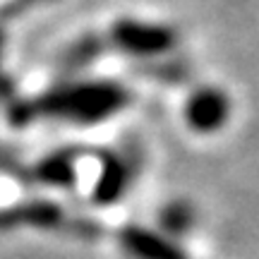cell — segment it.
Segmentation results:
<instances>
[{"label": "cell", "mask_w": 259, "mask_h": 259, "mask_svg": "<svg viewBox=\"0 0 259 259\" xmlns=\"http://www.w3.org/2000/svg\"><path fill=\"white\" fill-rule=\"evenodd\" d=\"M130 103V94L118 82L106 79H84V82L63 84L44 94L38 101L27 106L24 118H56V120L96 125L113 118Z\"/></svg>", "instance_id": "6da1fadb"}, {"label": "cell", "mask_w": 259, "mask_h": 259, "mask_svg": "<svg viewBox=\"0 0 259 259\" xmlns=\"http://www.w3.org/2000/svg\"><path fill=\"white\" fill-rule=\"evenodd\" d=\"M108 41L139 60H163L178 44V31L170 24L139 17H120L111 27Z\"/></svg>", "instance_id": "7a4b0ae2"}, {"label": "cell", "mask_w": 259, "mask_h": 259, "mask_svg": "<svg viewBox=\"0 0 259 259\" xmlns=\"http://www.w3.org/2000/svg\"><path fill=\"white\" fill-rule=\"evenodd\" d=\"M231 118V99L223 89L202 87L185 103V122L199 135H213Z\"/></svg>", "instance_id": "3957f363"}, {"label": "cell", "mask_w": 259, "mask_h": 259, "mask_svg": "<svg viewBox=\"0 0 259 259\" xmlns=\"http://www.w3.org/2000/svg\"><path fill=\"white\" fill-rule=\"evenodd\" d=\"M120 247L132 259H192L187 257L168 235L139 226H127L120 231Z\"/></svg>", "instance_id": "277c9868"}, {"label": "cell", "mask_w": 259, "mask_h": 259, "mask_svg": "<svg viewBox=\"0 0 259 259\" xmlns=\"http://www.w3.org/2000/svg\"><path fill=\"white\" fill-rule=\"evenodd\" d=\"M63 221V209L53 202H31L22 204L8 211H0V228L8 226H36V228H51Z\"/></svg>", "instance_id": "5b68a950"}, {"label": "cell", "mask_w": 259, "mask_h": 259, "mask_svg": "<svg viewBox=\"0 0 259 259\" xmlns=\"http://www.w3.org/2000/svg\"><path fill=\"white\" fill-rule=\"evenodd\" d=\"M127 180H130L127 163H122V161H108L101 173V180L96 183L94 197H96L99 202H113V199H118L122 194V190L127 187Z\"/></svg>", "instance_id": "8992f818"}, {"label": "cell", "mask_w": 259, "mask_h": 259, "mask_svg": "<svg viewBox=\"0 0 259 259\" xmlns=\"http://www.w3.org/2000/svg\"><path fill=\"white\" fill-rule=\"evenodd\" d=\"M36 178L46 185H70L74 180L72 156H51L36 168Z\"/></svg>", "instance_id": "52a82bcc"}, {"label": "cell", "mask_w": 259, "mask_h": 259, "mask_svg": "<svg viewBox=\"0 0 259 259\" xmlns=\"http://www.w3.org/2000/svg\"><path fill=\"white\" fill-rule=\"evenodd\" d=\"M161 221H163V228L168 233H187L192 228L194 213L185 204H170V206H166Z\"/></svg>", "instance_id": "ba28073f"}, {"label": "cell", "mask_w": 259, "mask_h": 259, "mask_svg": "<svg viewBox=\"0 0 259 259\" xmlns=\"http://www.w3.org/2000/svg\"><path fill=\"white\" fill-rule=\"evenodd\" d=\"M15 5H19V8H24V5H34V3H44V0H12Z\"/></svg>", "instance_id": "9c48e42d"}, {"label": "cell", "mask_w": 259, "mask_h": 259, "mask_svg": "<svg viewBox=\"0 0 259 259\" xmlns=\"http://www.w3.org/2000/svg\"><path fill=\"white\" fill-rule=\"evenodd\" d=\"M3 31H0V67H3ZM0 84H3V70H0Z\"/></svg>", "instance_id": "30bf717a"}]
</instances>
